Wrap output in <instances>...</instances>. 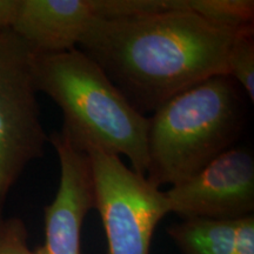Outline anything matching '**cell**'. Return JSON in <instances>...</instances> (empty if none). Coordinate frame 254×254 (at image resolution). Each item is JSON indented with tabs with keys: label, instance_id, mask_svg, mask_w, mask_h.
<instances>
[{
	"label": "cell",
	"instance_id": "30bf717a",
	"mask_svg": "<svg viewBox=\"0 0 254 254\" xmlns=\"http://www.w3.org/2000/svg\"><path fill=\"white\" fill-rule=\"evenodd\" d=\"M227 75L241 85L251 103L254 101V26L234 40L227 60Z\"/></svg>",
	"mask_w": 254,
	"mask_h": 254
},
{
	"label": "cell",
	"instance_id": "ba28073f",
	"mask_svg": "<svg viewBox=\"0 0 254 254\" xmlns=\"http://www.w3.org/2000/svg\"><path fill=\"white\" fill-rule=\"evenodd\" d=\"M97 19L90 0H19L11 30L34 53L75 49Z\"/></svg>",
	"mask_w": 254,
	"mask_h": 254
},
{
	"label": "cell",
	"instance_id": "5b68a950",
	"mask_svg": "<svg viewBox=\"0 0 254 254\" xmlns=\"http://www.w3.org/2000/svg\"><path fill=\"white\" fill-rule=\"evenodd\" d=\"M109 254H150L154 231L170 213L164 190L127 167L118 155L86 152Z\"/></svg>",
	"mask_w": 254,
	"mask_h": 254
},
{
	"label": "cell",
	"instance_id": "8992f818",
	"mask_svg": "<svg viewBox=\"0 0 254 254\" xmlns=\"http://www.w3.org/2000/svg\"><path fill=\"white\" fill-rule=\"evenodd\" d=\"M164 193L170 213L182 219H238L253 214V155L232 147L195 176Z\"/></svg>",
	"mask_w": 254,
	"mask_h": 254
},
{
	"label": "cell",
	"instance_id": "277c9868",
	"mask_svg": "<svg viewBox=\"0 0 254 254\" xmlns=\"http://www.w3.org/2000/svg\"><path fill=\"white\" fill-rule=\"evenodd\" d=\"M33 51L11 28L0 32V222L8 194L50 136L40 118L32 71Z\"/></svg>",
	"mask_w": 254,
	"mask_h": 254
},
{
	"label": "cell",
	"instance_id": "8fae6325",
	"mask_svg": "<svg viewBox=\"0 0 254 254\" xmlns=\"http://www.w3.org/2000/svg\"><path fill=\"white\" fill-rule=\"evenodd\" d=\"M27 240L24 220L13 217L5 218L0 222V254H34Z\"/></svg>",
	"mask_w": 254,
	"mask_h": 254
},
{
	"label": "cell",
	"instance_id": "3957f363",
	"mask_svg": "<svg viewBox=\"0 0 254 254\" xmlns=\"http://www.w3.org/2000/svg\"><path fill=\"white\" fill-rule=\"evenodd\" d=\"M237 82L217 75L185 90L148 118L146 179L160 189L195 176L231 150L244 126Z\"/></svg>",
	"mask_w": 254,
	"mask_h": 254
},
{
	"label": "cell",
	"instance_id": "7c38bea8",
	"mask_svg": "<svg viewBox=\"0 0 254 254\" xmlns=\"http://www.w3.org/2000/svg\"><path fill=\"white\" fill-rule=\"evenodd\" d=\"M234 254H254V215L236 219Z\"/></svg>",
	"mask_w": 254,
	"mask_h": 254
},
{
	"label": "cell",
	"instance_id": "52a82bcc",
	"mask_svg": "<svg viewBox=\"0 0 254 254\" xmlns=\"http://www.w3.org/2000/svg\"><path fill=\"white\" fill-rule=\"evenodd\" d=\"M60 165L58 190L44 207L45 241L34 254H81V230L94 209V183L87 153L74 148L59 132L50 136Z\"/></svg>",
	"mask_w": 254,
	"mask_h": 254
},
{
	"label": "cell",
	"instance_id": "9c48e42d",
	"mask_svg": "<svg viewBox=\"0 0 254 254\" xmlns=\"http://www.w3.org/2000/svg\"><path fill=\"white\" fill-rule=\"evenodd\" d=\"M167 233L183 254H234L236 219H182Z\"/></svg>",
	"mask_w": 254,
	"mask_h": 254
},
{
	"label": "cell",
	"instance_id": "6da1fadb",
	"mask_svg": "<svg viewBox=\"0 0 254 254\" xmlns=\"http://www.w3.org/2000/svg\"><path fill=\"white\" fill-rule=\"evenodd\" d=\"M250 27L225 26L190 11L97 18L79 50L145 116L199 82L227 75L232 45Z\"/></svg>",
	"mask_w": 254,
	"mask_h": 254
},
{
	"label": "cell",
	"instance_id": "4fadbf2b",
	"mask_svg": "<svg viewBox=\"0 0 254 254\" xmlns=\"http://www.w3.org/2000/svg\"><path fill=\"white\" fill-rule=\"evenodd\" d=\"M18 4L19 0H0V32L11 28Z\"/></svg>",
	"mask_w": 254,
	"mask_h": 254
},
{
	"label": "cell",
	"instance_id": "7a4b0ae2",
	"mask_svg": "<svg viewBox=\"0 0 254 254\" xmlns=\"http://www.w3.org/2000/svg\"><path fill=\"white\" fill-rule=\"evenodd\" d=\"M32 71L38 93L63 112L58 131L77 150L125 155L135 173L147 170L148 118L139 113L99 65L78 47L34 53Z\"/></svg>",
	"mask_w": 254,
	"mask_h": 254
}]
</instances>
